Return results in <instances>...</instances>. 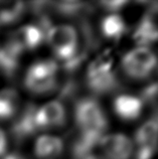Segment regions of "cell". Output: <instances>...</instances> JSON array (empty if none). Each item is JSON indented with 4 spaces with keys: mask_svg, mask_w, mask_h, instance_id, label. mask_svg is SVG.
<instances>
[{
    "mask_svg": "<svg viewBox=\"0 0 158 159\" xmlns=\"http://www.w3.org/2000/svg\"><path fill=\"white\" fill-rule=\"evenodd\" d=\"M45 36L49 47L56 57L65 61V68L74 70L83 60L80 51V39L77 29L69 24L48 26Z\"/></svg>",
    "mask_w": 158,
    "mask_h": 159,
    "instance_id": "cell-1",
    "label": "cell"
},
{
    "mask_svg": "<svg viewBox=\"0 0 158 159\" xmlns=\"http://www.w3.org/2000/svg\"><path fill=\"white\" fill-rule=\"evenodd\" d=\"M113 57L109 52L100 54L89 65L86 74L88 88L97 95H106L119 87V81L114 70Z\"/></svg>",
    "mask_w": 158,
    "mask_h": 159,
    "instance_id": "cell-2",
    "label": "cell"
},
{
    "mask_svg": "<svg viewBox=\"0 0 158 159\" xmlns=\"http://www.w3.org/2000/svg\"><path fill=\"white\" fill-rule=\"evenodd\" d=\"M121 69L131 80H146L158 66L157 54L150 48L136 47L128 51L121 58Z\"/></svg>",
    "mask_w": 158,
    "mask_h": 159,
    "instance_id": "cell-3",
    "label": "cell"
},
{
    "mask_svg": "<svg viewBox=\"0 0 158 159\" xmlns=\"http://www.w3.org/2000/svg\"><path fill=\"white\" fill-rule=\"evenodd\" d=\"M59 84V65L53 61H39L29 66L24 85L33 94L44 95L55 91Z\"/></svg>",
    "mask_w": 158,
    "mask_h": 159,
    "instance_id": "cell-4",
    "label": "cell"
},
{
    "mask_svg": "<svg viewBox=\"0 0 158 159\" xmlns=\"http://www.w3.org/2000/svg\"><path fill=\"white\" fill-rule=\"evenodd\" d=\"M134 159H152L158 150V114L137 129L134 140Z\"/></svg>",
    "mask_w": 158,
    "mask_h": 159,
    "instance_id": "cell-5",
    "label": "cell"
},
{
    "mask_svg": "<svg viewBox=\"0 0 158 159\" xmlns=\"http://www.w3.org/2000/svg\"><path fill=\"white\" fill-rule=\"evenodd\" d=\"M97 148L103 159L134 158L133 140L123 133L105 134L100 140Z\"/></svg>",
    "mask_w": 158,
    "mask_h": 159,
    "instance_id": "cell-6",
    "label": "cell"
},
{
    "mask_svg": "<svg viewBox=\"0 0 158 159\" xmlns=\"http://www.w3.org/2000/svg\"><path fill=\"white\" fill-rule=\"evenodd\" d=\"M45 32L39 25L28 24L19 27L12 33L7 43L19 54L38 48L44 39Z\"/></svg>",
    "mask_w": 158,
    "mask_h": 159,
    "instance_id": "cell-7",
    "label": "cell"
},
{
    "mask_svg": "<svg viewBox=\"0 0 158 159\" xmlns=\"http://www.w3.org/2000/svg\"><path fill=\"white\" fill-rule=\"evenodd\" d=\"M34 118L38 131L59 128L64 126L66 121L65 108L60 101L47 102L41 107L36 108Z\"/></svg>",
    "mask_w": 158,
    "mask_h": 159,
    "instance_id": "cell-8",
    "label": "cell"
},
{
    "mask_svg": "<svg viewBox=\"0 0 158 159\" xmlns=\"http://www.w3.org/2000/svg\"><path fill=\"white\" fill-rule=\"evenodd\" d=\"M133 39L138 47L149 48L158 41V15L147 10L133 30Z\"/></svg>",
    "mask_w": 158,
    "mask_h": 159,
    "instance_id": "cell-9",
    "label": "cell"
},
{
    "mask_svg": "<svg viewBox=\"0 0 158 159\" xmlns=\"http://www.w3.org/2000/svg\"><path fill=\"white\" fill-rule=\"evenodd\" d=\"M145 103L140 96L131 94H121L114 99L113 110L121 120L135 121L142 115Z\"/></svg>",
    "mask_w": 158,
    "mask_h": 159,
    "instance_id": "cell-10",
    "label": "cell"
},
{
    "mask_svg": "<svg viewBox=\"0 0 158 159\" xmlns=\"http://www.w3.org/2000/svg\"><path fill=\"white\" fill-rule=\"evenodd\" d=\"M36 107L28 105L21 113H17V118L12 124V134L16 140H24L38 131L35 124Z\"/></svg>",
    "mask_w": 158,
    "mask_h": 159,
    "instance_id": "cell-11",
    "label": "cell"
},
{
    "mask_svg": "<svg viewBox=\"0 0 158 159\" xmlns=\"http://www.w3.org/2000/svg\"><path fill=\"white\" fill-rule=\"evenodd\" d=\"M100 30L102 35L108 40L119 41L127 33L128 26L121 15L117 12H110L102 18Z\"/></svg>",
    "mask_w": 158,
    "mask_h": 159,
    "instance_id": "cell-12",
    "label": "cell"
},
{
    "mask_svg": "<svg viewBox=\"0 0 158 159\" xmlns=\"http://www.w3.org/2000/svg\"><path fill=\"white\" fill-rule=\"evenodd\" d=\"M64 151V142L61 138L43 135L37 138L34 145L35 155L39 159H56Z\"/></svg>",
    "mask_w": 158,
    "mask_h": 159,
    "instance_id": "cell-13",
    "label": "cell"
},
{
    "mask_svg": "<svg viewBox=\"0 0 158 159\" xmlns=\"http://www.w3.org/2000/svg\"><path fill=\"white\" fill-rule=\"evenodd\" d=\"M25 4L19 1H0V25L18 22L25 12Z\"/></svg>",
    "mask_w": 158,
    "mask_h": 159,
    "instance_id": "cell-14",
    "label": "cell"
},
{
    "mask_svg": "<svg viewBox=\"0 0 158 159\" xmlns=\"http://www.w3.org/2000/svg\"><path fill=\"white\" fill-rule=\"evenodd\" d=\"M19 96L13 89L0 91V120H9L17 115Z\"/></svg>",
    "mask_w": 158,
    "mask_h": 159,
    "instance_id": "cell-15",
    "label": "cell"
},
{
    "mask_svg": "<svg viewBox=\"0 0 158 159\" xmlns=\"http://www.w3.org/2000/svg\"><path fill=\"white\" fill-rule=\"evenodd\" d=\"M21 54L13 49L7 43L0 47V72L6 77L12 78L18 70Z\"/></svg>",
    "mask_w": 158,
    "mask_h": 159,
    "instance_id": "cell-16",
    "label": "cell"
},
{
    "mask_svg": "<svg viewBox=\"0 0 158 159\" xmlns=\"http://www.w3.org/2000/svg\"><path fill=\"white\" fill-rule=\"evenodd\" d=\"M128 2L127 1H104L101 2V5L103 6V8L109 10L110 12H117L120 9L127 5Z\"/></svg>",
    "mask_w": 158,
    "mask_h": 159,
    "instance_id": "cell-17",
    "label": "cell"
},
{
    "mask_svg": "<svg viewBox=\"0 0 158 159\" xmlns=\"http://www.w3.org/2000/svg\"><path fill=\"white\" fill-rule=\"evenodd\" d=\"M7 149V137L5 133L0 128V156H3Z\"/></svg>",
    "mask_w": 158,
    "mask_h": 159,
    "instance_id": "cell-18",
    "label": "cell"
},
{
    "mask_svg": "<svg viewBox=\"0 0 158 159\" xmlns=\"http://www.w3.org/2000/svg\"><path fill=\"white\" fill-rule=\"evenodd\" d=\"M3 159H26L24 156H22L21 154L18 153H12V154H8Z\"/></svg>",
    "mask_w": 158,
    "mask_h": 159,
    "instance_id": "cell-19",
    "label": "cell"
},
{
    "mask_svg": "<svg viewBox=\"0 0 158 159\" xmlns=\"http://www.w3.org/2000/svg\"><path fill=\"white\" fill-rule=\"evenodd\" d=\"M87 159H99L97 156H93V157H90V158H87Z\"/></svg>",
    "mask_w": 158,
    "mask_h": 159,
    "instance_id": "cell-20",
    "label": "cell"
},
{
    "mask_svg": "<svg viewBox=\"0 0 158 159\" xmlns=\"http://www.w3.org/2000/svg\"><path fill=\"white\" fill-rule=\"evenodd\" d=\"M156 73H157V81H158V66H157V69H156Z\"/></svg>",
    "mask_w": 158,
    "mask_h": 159,
    "instance_id": "cell-21",
    "label": "cell"
}]
</instances>
